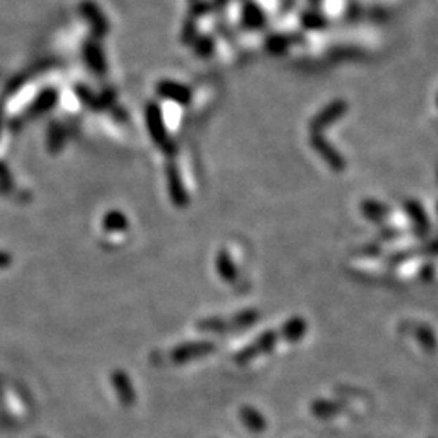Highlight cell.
Masks as SVG:
<instances>
[{"instance_id":"1","label":"cell","mask_w":438,"mask_h":438,"mask_svg":"<svg viewBox=\"0 0 438 438\" xmlns=\"http://www.w3.org/2000/svg\"><path fill=\"white\" fill-rule=\"evenodd\" d=\"M146 122H148V130L153 137L154 143L159 145L164 150L166 154L175 153V145H172L166 135V128L163 124V116H161V109L156 104H150L148 111H146Z\"/></svg>"},{"instance_id":"2","label":"cell","mask_w":438,"mask_h":438,"mask_svg":"<svg viewBox=\"0 0 438 438\" xmlns=\"http://www.w3.org/2000/svg\"><path fill=\"white\" fill-rule=\"evenodd\" d=\"M278 343V333L276 331H267L263 335H260L257 338V341L250 344V346L244 347L241 352L236 356V362L237 364H247L250 361H253L255 357L260 356V354H267L271 352Z\"/></svg>"},{"instance_id":"3","label":"cell","mask_w":438,"mask_h":438,"mask_svg":"<svg viewBox=\"0 0 438 438\" xmlns=\"http://www.w3.org/2000/svg\"><path fill=\"white\" fill-rule=\"evenodd\" d=\"M215 351V344L211 341H195V343H184L175 349H172L171 359L175 364H184L194 359H200L206 354Z\"/></svg>"},{"instance_id":"4","label":"cell","mask_w":438,"mask_h":438,"mask_svg":"<svg viewBox=\"0 0 438 438\" xmlns=\"http://www.w3.org/2000/svg\"><path fill=\"white\" fill-rule=\"evenodd\" d=\"M310 143L331 169H335V171L346 169V159H344L343 156L338 153V151L333 148V146L328 143L325 138L321 137V133H312Z\"/></svg>"},{"instance_id":"5","label":"cell","mask_w":438,"mask_h":438,"mask_svg":"<svg viewBox=\"0 0 438 438\" xmlns=\"http://www.w3.org/2000/svg\"><path fill=\"white\" fill-rule=\"evenodd\" d=\"M166 174H168V187H169V195H171L172 203L179 208H184L189 205V197H187V192L184 189V184H182L180 174L175 166L169 163L168 168H166Z\"/></svg>"},{"instance_id":"6","label":"cell","mask_w":438,"mask_h":438,"mask_svg":"<svg viewBox=\"0 0 438 438\" xmlns=\"http://www.w3.org/2000/svg\"><path fill=\"white\" fill-rule=\"evenodd\" d=\"M344 111H346V104L341 101L333 102L331 106H328L325 111H323L321 114H318L314 121H312V125H310L312 133H320L323 128L328 127L331 122H335L340 116H343Z\"/></svg>"},{"instance_id":"7","label":"cell","mask_w":438,"mask_h":438,"mask_svg":"<svg viewBox=\"0 0 438 438\" xmlns=\"http://www.w3.org/2000/svg\"><path fill=\"white\" fill-rule=\"evenodd\" d=\"M112 385L124 406H132L135 403V391L127 373L122 370H116L112 373Z\"/></svg>"},{"instance_id":"8","label":"cell","mask_w":438,"mask_h":438,"mask_svg":"<svg viewBox=\"0 0 438 438\" xmlns=\"http://www.w3.org/2000/svg\"><path fill=\"white\" fill-rule=\"evenodd\" d=\"M216 267H218L219 276H221L226 283H236L237 281L236 265H234L231 255H229L226 250H221V252L218 253Z\"/></svg>"},{"instance_id":"9","label":"cell","mask_w":438,"mask_h":438,"mask_svg":"<svg viewBox=\"0 0 438 438\" xmlns=\"http://www.w3.org/2000/svg\"><path fill=\"white\" fill-rule=\"evenodd\" d=\"M305 331H307V321L300 317L289 318V320L283 325V328H281V335H283L284 340H288L291 343L299 341L300 338L305 335Z\"/></svg>"},{"instance_id":"10","label":"cell","mask_w":438,"mask_h":438,"mask_svg":"<svg viewBox=\"0 0 438 438\" xmlns=\"http://www.w3.org/2000/svg\"><path fill=\"white\" fill-rule=\"evenodd\" d=\"M241 419L244 425L252 432H263L267 429V420L263 419V416L257 409L250 408V406H244L241 409Z\"/></svg>"},{"instance_id":"11","label":"cell","mask_w":438,"mask_h":438,"mask_svg":"<svg viewBox=\"0 0 438 438\" xmlns=\"http://www.w3.org/2000/svg\"><path fill=\"white\" fill-rule=\"evenodd\" d=\"M102 226L107 232H124V231H127V227H128V219L124 215V213L112 210L104 216Z\"/></svg>"},{"instance_id":"12","label":"cell","mask_w":438,"mask_h":438,"mask_svg":"<svg viewBox=\"0 0 438 438\" xmlns=\"http://www.w3.org/2000/svg\"><path fill=\"white\" fill-rule=\"evenodd\" d=\"M159 93L161 95H164L166 98L172 99V101L180 102V104H185L190 101V91L180 85H174V83H161Z\"/></svg>"},{"instance_id":"13","label":"cell","mask_w":438,"mask_h":438,"mask_svg":"<svg viewBox=\"0 0 438 438\" xmlns=\"http://www.w3.org/2000/svg\"><path fill=\"white\" fill-rule=\"evenodd\" d=\"M341 411V404L335 403V401L328 399H318L312 404V414L320 419H328V417L336 416Z\"/></svg>"},{"instance_id":"14","label":"cell","mask_w":438,"mask_h":438,"mask_svg":"<svg viewBox=\"0 0 438 438\" xmlns=\"http://www.w3.org/2000/svg\"><path fill=\"white\" fill-rule=\"evenodd\" d=\"M258 317H260V314L257 310H244V312H241V314L234 315L231 318V321H229L231 331L232 330H244V328H248V326L255 325V323L258 321Z\"/></svg>"},{"instance_id":"15","label":"cell","mask_w":438,"mask_h":438,"mask_svg":"<svg viewBox=\"0 0 438 438\" xmlns=\"http://www.w3.org/2000/svg\"><path fill=\"white\" fill-rule=\"evenodd\" d=\"M198 330L203 333H216V335H223V333L231 331L229 321L221 320V318H206V320L198 321Z\"/></svg>"},{"instance_id":"16","label":"cell","mask_w":438,"mask_h":438,"mask_svg":"<svg viewBox=\"0 0 438 438\" xmlns=\"http://www.w3.org/2000/svg\"><path fill=\"white\" fill-rule=\"evenodd\" d=\"M362 211H364L365 218L372 219V221H380V219H383L387 208L382 206L380 203L373 201V200H365L362 203Z\"/></svg>"},{"instance_id":"17","label":"cell","mask_w":438,"mask_h":438,"mask_svg":"<svg viewBox=\"0 0 438 438\" xmlns=\"http://www.w3.org/2000/svg\"><path fill=\"white\" fill-rule=\"evenodd\" d=\"M64 143V133L60 130H52L51 132V138H49V148L51 151H59V148Z\"/></svg>"},{"instance_id":"18","label":"cell","mask_w":438,"mask_h":438,"mask_svg":"<svg viewBox=\"0 0 438 438\" xmlns=\"http://www.w3.org/2000/svg\"><path fill=\"white\" fill-rule=\"evenodd\" d=\"M0 184H2L4 187L5 185L10 187V184H12V180H10V174H8L7 166L2 164V163H0Z\"/></svg>"},{"instance_id":"19","label":"cell","mask_w":438,"mask_h":438,"mask_svg":"<svg viewBox=\"0 0 438 438\" xmlns=\"http://www.w3.org/2000/svg\"><path fill=\"white\" fill-rule=\"evenodd\" d=\"M12 263V257L7 252H0V270L7 268Z\"/></svg>"}]
</instances>
